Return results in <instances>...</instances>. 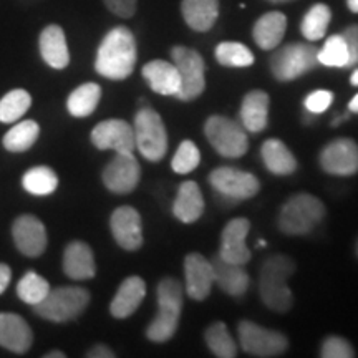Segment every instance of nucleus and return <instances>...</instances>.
Returning <instances> with one entry per match:
<instances>
[{"instance_id": "2", "label": "nucleus", "mask_w": 358, "mask_h": 358, "mask_svg": "<svg viewBox=\"0 0 358 358\" xmlns=\"http://www.w3.org/2000/svg\"><path fill=\"white\" fill-rule=\"evenodd\" d=\"M295 272V264L289 256L274 254L262 264L259 274V295L264 306L274 312H289L294 303L292 290L287 280Z\"/></svg>"}, {"instance_id": "26", "label": "nucleus", "mask_w": 358, "mask_h": 358, "mask_svg": "<svg viewBox=\"0 0 358 358\" xmlns=\"http://www.w3.org/2000/svg\"><path fill=\"white\" fill-rule=\"evenodd\" d=\"M204 198L199 186L194 181H185L178 189V196L173 204V214L185 224H192L203 216Z\"/></svg>"}, {"instance_id": "30", "label": "nucleus", "mask_w": 358, "mask_h": 358, "mask_svg": "<svg viewBox=\"0 0 358 358\" xmlns=\"http://www.w3.org/2000/svg\"><path fill=\"white\" fill-rule=\"evenodd\" d=\"M101 98V88L96 83H83L70 93L66 100V108L71 116L85 118L96 110Z\"/></svg>"}, {"instance_id": "18", "label": "nucleus", "mask_w": 358, "mask_h": 358, "mask_svg": "<svg viewBox=\"0 0 358 358\" xmlns=\"http://www.w3.org/2000/svg\"><path fill=\"white\" fill-rule=\"evenodd\" d=\"M92 143L98 150L133 151L136 148L133 127L123 120H106L98 123L92 131Z\"/></svg>"}, {"instance_id": "47", "label": "nucleus", "mask_w": 358, "mask_h": 358, "mask_svg": "<svg viewBox=\"0 0 358 358\" xmlns=\"http://www.w3.org/2000/svg\"><path fill=\"white\" fill-rule=\"evenodd\" d=\"M45 358H65V353L60 352V350H53L50 353H47Z\"/></svg>"}, {"instance_id": "29", "label": "nucleus", "mask_w": 358, "mask_h": 358, "mask_svg": "<svg viewBox=\"0 0 358 358\" xmlns=\"http://www.w3.org/2000/svg\"><path fill=\"white\" fill-rule=\"evenodd\" d=\"M264 166L275 176H289L297 169V159L290 150L277 138H271L261 148Z\"/></svg>"}, {"instance_id": "42", "label": "nucleus", "mask_w": 358, "mask_h": 358, "mask_svg": "<svg viewBox=\"0 0 358 358\" xmlns=\"http://www.w3.org/2000/svg\"><path fill=\"white\" fill-rule=\"evenodd\" d=\"M340 35L345 40L348 52L347 69H350V66H355L358 64V25L347 27Z\"/></svg>"}, {"instance_id": "31", "label": "nucleus", "mask_w": 358, "mask_h": 358, "mask_svg": "<svg viewBox=\"0 0 358 358\" xmlns=\"http://www.w3.org/2000/svg\"><path fill=\"white\" fill-rule=\"evenodd\" d=\"M40 134V127L34 120H27V122L17 123L12 127L3 136V148L10 153H24L30 150L34 143L37 141Z\"/></svg>"}, {"instance_id": "8", "label": "nucleus", "mask_w": 358, "mask_h": 358, "mask_svg": "<svg viewBox=\"0 0 358 358\" xmlns=\"http://www.w3.org/2000/svg\"><path fill=\"white\" fill-rule=\"evenodd\" d=\"M204 133L209 145L224 158H241L248 153V131L243 124L227 118V116H209L204 124Z\"/></svg>"}, {"instance_id": "17", "label": "nucleus", "mask_w": 358, "mask_h": 358, "mask_svg": "<svg viewBox=\"0 0 358 358\" xmlns=\"http://www.w3.org/2000/svg\"><path fill=\"white\" fill-rule=\"evenodd\" d=\"M186 294L192 301H204L214 285V267L209 259L201 254H187L185 259Z\"/></svg>"}, {"instance_id": "14", "label": "nucleus", "mask_w": 358, "mask_h": 358, "mask_svg": "<svg viewBox=\"0 0 358 358\" xmlns=\"http://www.w3.org/2000/svg\"><path fill=\"white\" fill-rule=\"evenodd\" d=\"M250 222L245 217L231 219L224 226L221 234V248L217 256L224 261L245 266L250 261V250L245 244V237L249 234Z\"/></svg>"}, {"instance_id": "20", "label": "nucleus", "mask_w": 358, "mask_h": 358, "mask_svg": "<svg viewBox=\"0 0 358 358\" xmlns=\"http://www.w3.org/2000/svg\"><path fill=\"white\" fill-rule=\"evenodd\" d=\"M40 55L48 66L55 70H64L70 64V52L66 37L60 25L45 27L38 38Z\"/></svg>"}, {"instance_id": "24", "label": "nucleus", "mask_w": 358, "mask_h": 358, "mask_svg": "<svg viewBox=\"0 0 358 358\" xmlns=\"http://www.w3.org/2000/svg\"><path fill=\"white\" fill-rule=\"evenodd\" d=\"M146 295V284L141 277H128L122 282L118 292L110 303V312L115 319H127L141 306Z\"/></svg>"}, {"instance_id": "4", "label": "nucleus", "mask_w": 358, "mask_h": 358, "mask_svg": "<svg viewBox=\"0 0 358 358\" xmlns=\"http://www.w3.org/2000/svg\"><path fill=\"white\" fill-rule=\"evenodd\" d=\"M324 216V203L308 192H301L282 206L277 226L287 236H307L319 226Z\"/></svg>"}, {"instance_id": "37", "label": "nucleus", "mask_w": 358, "mask_h": 358, "mask_svg": "<svg viewBox=\"0 0 358 358\" xmlns=\"http://www.w3.org/2000/svg\"><path fill=\"white\" fill-rule=\"evenodd\" d=\"M48 292H50V284L34 271L27 272L19 284H17V295L20 297V301L30 303L32 307L42 302Z\"/></svg>"}, {"instance_id": "33", "label": "nucleus", "mask_w": 358, "mask_h": 358, "mask_svg": "<svg viewBox=\"0 0 358 358\" xmlns=\"http://www.w3.org/2000/svg\"><path fill=\"white\" fill-rule=\"evenodd\" d=\"M22 186L34 196H48L57 189L58 176L48 166H35L24 174Z\"/></svg>"}, {"instance_id": "36", "label": "nucleus", "mask_w": 358, "mask_h": 358, "mask_svg": "<svg viewBox=\"0 0 358 358\" xmlns=\"http://www.w3.org/2000/svg\"><path fill=\"white\" fill-rule=\"evenodd\" d=\"M214 55L219 64L232 69H244L254 64L252 52L239 42H221L214 50Z\"/></svg>"}, {"instance_id": "45", "label": "nucleus", "mask_w": 358, "mask_h": 358, "mask_svg": "<svg viewBox=\"0 0 358 358\" xmlns=\"http://www.w3.org/2000/svg\"><path fill=\"white\" fill-rule=\"evenodd\" d=\"M12 279V271L7 264H0V294L6 292Z\"/></svg>"}, {"instance_id": "32", "label": "nucleus", "mask_w": 358, "mask_h": 358, "mask_svg": "<svg viewBox=\"0 0 358 358\" xmlns=\"http://www.w3.org/2000/svg\"><path fill=\"white\" fill-rule=\"evenodd\" d=\"M206 345L219 358H234L237 355V345L231 337L229 330L222 322H214L208 327L204 334Z\"/></svg>"}, {"instance_id": "49", "label": "nucleus", "mask_w": 358, "mask_h": 358, "mask_svg": "<svg viewBox=\"0 0 358 358\" xmlns=\"http://www.w3.org/2000/svg\"><path fill=\"white\" fill-rule=\"evenodd\" d=\"M350 83L353 85V87H358V69L352 73V77H350Z\"/></svg>"}, {"instance_id": "43", "label": "nucleus", "mask_w": 358, "mask_h": 358, "mask_svg": "<svg viewBox=\"0 0 358 358\" xmlns=\"http://www.w3.org/2000/svg\"><path fill=\"white\" fill-rule=\"evenodd\" d=\"M103 2L111 13L123 17V19L133 17L138 6V0H103Z\"/></svg>"}, {"instance_id": "12", "label": "nucleus", "mask_w": 358, "mask_h": 358, "mask_svg": "<svg viewBox=\"0 0 358 358\" xmlns=\"http://www.w3.org/2000/svg\"><path fill=\"white\" fill-rule=\"evenodd\" d=\"M141 168L133 151H120L103 169V185L115 194H128L136 189Z\"/></svg>"}, {"instance_id": "5", "label": "nucleus", "mask_w": 358, "mask_h": 358, "mask_svg": "<svg viewBox=\"0 0 358 358\" xmlns=\"http://www.w3.org/2000/svg\"><path fill=\"white\" fill-rule=\"evenodd\" d=\"M319 65V48L312 43L295 42L277 48L271 57V71L279 82H292Z\"/></svg>"}, {"instance_id": "44", "label": "nucleus", "mask_w": 358, "mask_h": 358, "mask_svg": "<svg viewBox=\"0 0 358 358\" xmlns=\"http://www.w3.org/2000/svg\"><path fill=\"white\" fill-rule=\"evenodd\" d=\"M87 357L88 358H113L115 353L110 347L106 345H95L93 348H90Z\"/></svg>"}, {"instance_id": "15", "label": "nucleus", "mask_w": 358, "mask_h": 358, "mask_svg": "<svg viewBox=\"0 0 358 358\" xmlns=\"http://www.w3.org/2000/svg\"><path fill=\"white\" fill-rule=\"evenodd\" d=\"M110 227L116 244L124 250H138L143 245L141 216L131 206L115 209L110 219Z\"/></svg>"}, {"instance_id": "3", "label": "nucleus", "mask_w": 358, "mask_h": 358, "mask_svg": "<svg viewBox=\"0 0 358 358\" xmlns=\"http://www.w3.org/2000/svg\"><path fill=\"white\" fill-rule=\"evenodd\" d=\"M156 297H158V313L148 325L146 337L155 343H163L173 338L178 330L182 302H185V289L176 279L166 277L159 282Z\"/></svg>"}, {"instance_id": "25", "label": "nucleus", "mask_w": 358, "mask_h": 358, "mask_svg": "<svg viewBox=\"0 0 358 358\" xmlns=\"http://www.w3.org/2000/svg\"><path fill=\"white\" fill-rule=\"evenodd\" d=\"M268 106L271 98L262 90H252L244 96L241 105V122L245 131L261 133L268 123Z\"/></svg>"}, {"instance_id": "23", "label": "nucleus", "mask_w": 358, "mask_h": 358, "mask_svg": "<svg viewBox=\"0 0 358 358\" xmlns=\"http://www.w3.org/2000/svg\"><path fill=\"white\" fill-rule=\"evenodd\" d=\"M64 272L73 280H88L96 274L95 256L88 244L73 241L64 252Z\"/></svg>"}, {"instance_id": "41", "label": "nucleus", "mask_w": 358, "mask_h": 358, "mask_svg": "<svg viewBox=\"0 0 358 358\" xmlns=\"http://www.w3.org/2000/svg\"><path fill=\"white\" fill-rule=\"evenodd\" d=\"M332 100H334L332 92H329V90H315V92H312L310 95L306 96V100H303V106H306L307 113L319 115V113H324V111L332 105Z\"/></svg>"}, {"instance_id": "9", "label": "nucleus", "mask_w": 358, "mask_h": 358, "mask_svg": "<svg viewBox=\"0 0 358 358\" xmlns=\"http://www.w3.org/2000/svg\"><path fill=\"white\" fill-rule=\"evenodd\" d=\"M171 58L181 78V87L176 95L178 100L192 101L203 95L206 88V65L199 52L176 45L171 48Z\"/></svg>"}, {"instance_id": "28", "label": "nucleus", "mask_w": 358, "mask_h": 358, "mask_svg": "<svg viewBox=\"0 0 358 358\" xmlns=\"http://www.w3.org/2000/svg\"><path fill=\"white\" fill-rule=\"evenodd\" d=\"M185 22L196 32H208L219 17V0H182Z\"/></svg>"}, {"instance_id": "35", "label": "nucleus", "mask_w": 358, "mask_h": 358, "mask_svg": "<svg viewBox=\"0 0 358 358\" xmlns=\"http://www.w3.org/2000/svg\"><path fill=\"white\" fill-rule=\"evenodd\" d=\"M32 105V96L27 90L17 88L8 92L0 100V123H13L27 113V110Z\"/></svg>"}, {"instance_id": "39", "label": "nucleus", "mask_w": 358, "mask_h": 358, "mask_svg": "<svg viewBox=\"0 0 358 358\" xmlns=\"http://www.w3.org/2000/svg\"><path fill=\"white\" fill-rule=\"evenodd\" d=\"M201 153L198 146L191 140H185L179 145L176 153L173 156L171 168L178 174H189L199 166Z\"/></svg>"}, {"instance_id": "19", "label": "nucleus", "mask_w": 358, "mask_h": 358, "mask_svg": "<svg viewBox=\"0 0 358 358\" xmlns=\"http://www.w3.org/2000/svg\"><path fill=\"white\" fill-rule=\"evenodd\" d=\"M34 334L20 315L10 312L0 313V347L13 353H25L32 347Z\"/></svg>"}, {"instance_id": "13", "label": "nucleus", "mask_w": 358, "mask_h": 358, "mask_svg": "<svg viewBox=\"0 0 358 358\" xmlns=\"http://www.w3.org/2000/svg\"><path fill=\"white\" fill-rule=\"evenodd\" d=\"M320 166L334 176L358 173V145L350 138H337L322 150Z\"/></svg>"}, {"instance_id": "22", "label": "nucleus", "mask_w": 358, "mask_h": 358, "mask_svg": "<svg viewBox=\"0 0 358 358\" xmlns=\"http://www.w3.org/2000/svg\"><path fill=\"white\" fill-rule=\"evenodd\" d=\"M143 78L151 90L163 96H176L181 87V78L174 64L166 60H153L146 64L141 70Z\"/></svg>"}, {"instance_id": "11", "label": "nucleus", "mask_w": 358, "mask_h": 358, "mask_svg": "<svg viewBox=\"0 0 358 358\" xmlns=\"http://www.w3.org/2000/svg\"><path fill=\"white\" fill-rule=\"evenodd\" d=\"M209 182H211L213 189L222 196L224 199L232 201H245L254 198L259 192V179L248 171L243 169L222 166L214 169L209 174Z\"/></svg>"}, {"instance_id": "46", "label": "nucleus", "mask_w": 358, "mask_h": 358, "mask_svg": "<svg viewBox=\"0 0 358 358\" xmlns=\"http://www.w3.org/2000/svg\"><path fill=\"white\" fill-rule=\"evenodd\" d=\"M348 110H350L352 113H358V95L353 96L352 101L348 103Z\"/></svg>"}, {"instance_id": "52", "label": "nucleus", "mask_w": 358, "mask_h": 358, "mask_svg": "<svg viewBox=\"0 0 358 358\" xmlns=\"http://www.w3.org/2000/svg\"><path fill=\"white\" fill-rule=\"evenodd\" d=\"M357 256H358V243H357Z\"/></svg>"}, {"instance_id": "27", "label": "nucleus", "mask_w": 358, "mask_h": 358, "mask_svg": "<svg viewBox=\"0 0 358 358\" xmlns=\"http://www.w3.org/2000/svg\"><path fill=\"white\" fill-rule=\"evenodd\" d=\"M285 30H287V17L282 12H268L264 13L256 22L252 30L254 42H256L262 50H274L282 43Z\"/></svg>"}, {"instance_id": "21", "label": "nucleus", "mask_w": 358, "mask_h": 358, "mask_svg": "<svg viewBox=\"0 0 358 358\" xmlns=\"http://www.w3.org/2000/svg\"><path fill=\"white\" fill-rule=\"evenodd\" d=\"M211 262L214 267V284L224 294L231 295V297H243L248 292L250 279L244 266L227 262L219 256L214 257Z\"/></svg>"}, {"instance_id": "38", "label": "nucleus", "mask_w": 358, "mask_h": 358, "mask_svg": "<svg viewBox=\"0 0 358 358\" xmlns=\"http://www.w3.org/2000/svg\"><path fill=\"white\" fill-rule=\"evenodd\" d=\"M348 52L342 35H332L327 38L324 47L319 50V64L335 69H347Z\"/></svg>"}, {"instance_id": "16", "label": "nucleus", "mask_w": 358, "mask_h": 358, "mask_svg": "<svg viewBox=\"0 0 358 358\" xmlns=\"http://www.w3.org/2000/svg\"><path fill=\"white\" fill-rule=\"evenodd\" d=\"M12 236L17 249L27 257L42 256L47 249V231L38 217L24 214L12 226Z\"/></svg>"}, {"instance_id": "51", "label": "nucleus", "mask_w": 358, "mask_h": 358, "mask_svg": "<svg viewBox=\"0 0 358 358\" xmlns=\"http://www.w3.org/2000/svg\"><path fill=\"white\" fill-rule=\"evenodd\" d=\"M272 3H284V2H292V0H268Z\"/></svg>"}, {"instance_id": "1", "label": "nucleus", "mask_w": 358, "mask_h": 358, "mask_svg": "<svg viewBox=\"0 0 358 358\" xmlns=\"http://www.w3.org/2000/svg\"><path fill=\"white\" fill-rule=\"evenodd\" d=\"M136 40L128 27H115L101 40L95 58L98 75L108 80H124L136 65Z\"/></svg>"}, {"instance_id": "48", "label": "nucleus", "mask_w": 358, "mask_h": 358, "mask_svg": "<svg viewBox=\"0 0 358 358\" xmlns=\"http://www.w3.org/2000/svg\"><path fill=\"white\" fill-rule=\"evenodd\" d=\"M347 6L350 8L352 12L358 13V0H347Z\"/></svg>"}, {"instance_id": "7", "label": "nucleus", "mask_w": 358, "mask_h": 358, "mask_svg": "<svg viewBox=\"0 0 358 358\" xmlns=\"http://www.w3.org/2000/svg\"><path fill=\"white\" fill-rule=\"evenodd\" d=\"M133 131L138 151L148 161L158 163L164 158L168 151V133L159 113L150 106L141 108L134 116Z\"/></svg>"}, {"instance_id": "50", "label": "nucleus", "mask_w": 358, "mask_h": 358, "mask_svg": "<svg viewBox=\"0 0 358 358\" xmlns=\"http://www.w3.org/2000/svg\"><path fill=\"white\" fill-rule=\"evenodd\" d=\"M347 118H348V115H342V116H338V118H335V120H334L332 124H334V127H337L338 123H342L343 120H347Z\"/></svg>"}, {"instance_id": "6", "label": "nucleus", "mask_w": 358, "mask_h": 358, "mask_svg": "<svg viewBox=\"0 0 358 358\" xmlns=\"http://www.w3.org/2000/svg\"><path fill=\"white\" fill-rule=\"evenodd\" d=\"M90 299V292L83 287L50 289L47 297L34 306V312L45 320L64 324L82 315L88 307Z\"/></svg>"}, {"instance_id": "40", "label": "nucleus", "mask_w": 358, "mask_h": 358, "mask_svg": "<svg viewBox=\"0 0 358 358\" xmlns=\"http://www.w3.org/2000/svg\"><path fill=\"white\" fill-rule=\"evenodd\" d=\"M320 357H324V358H353L355 357V350H353V347L347 342L345 338L337 337V335H332V337L325 338V342L322 343Z\"/></svg>"}, {"instance_id": "34", "label": "nucleus", "mask_w": 358, "mask_h": 358, "mask_svg": "<svg viewBox=\"0 0 358 358\" xmlns=\"http://www.w3.org/2000/svg\"><path fill=\"white\" fill-rule=\"evenodd\" d=\"M330 19H332V12H330L329 6L325 3H315L310 10L303 17L301 30L302 35L308 42H317L325 37L327 29H329Z\"/></svg>"}, {"instance_id": "10", "label": "nucleus", "mask_w": 358, "mask_h": 358, "mask_svg": "<svg viewBox=\"0 0 358 358\" xmlns=\"http://www.w3.org/2000/svg\"><path fill=\"white\" fill-rule=\"evenodd\" d=\"M237 334L243 350L252 357H279L284 355L289 347V340L284 334L264 329L249 320H243L237 325Z\"/></svg>"}]
</instances>
